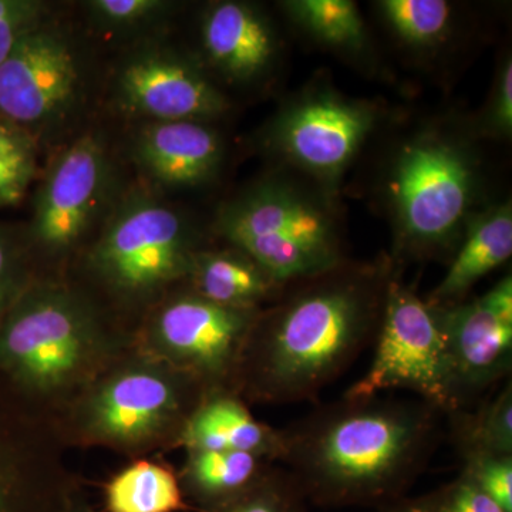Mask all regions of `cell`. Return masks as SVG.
Wrapping results in <instances>:
<instances>
[{
    "instance_id": "3957f363",
    "label": "cell",
    "mask_w": 512,
    "mask_h": 512,
    "mask_svg": "<svg viewBox=\"0 0 512 512\" xmlns=\"http://www.w3.org/2000/svg\"><path fill=\"white\" fill-rule=\"evenodd\" d=\"M133 348L87 296L26 285L0 320V377L43 414L62 413Z\"/></svg>"
},
{
    "instance_id": "f1b7e54d",
    "label": "cell",
    "mask_w": 512,
    "mask_h": 512,
    "mask_svg": "<svg viewBox=\"0 0 512 512\" xmlns=\"http://www.w3.org/2000/svg\"><path fill=\"white\" fill-rule=\"evenodd\" d=\"M45 5L35 0H0V64L23 36L42 25Z\"/></svg>"
},
{
    "instance_id": "5b68a950",
    "label": "cell",
    "mask_w": 512,
    "mask_h": 512,
    "mask_svg": "<svg viewBox=\"0 0 512 512\" xmlns=\"http://www.w3.org/2000/svg\"><path fill=\"white\" fill-rule=\"evenodd\" d=\"M375 342L372 365L346 390L345 399L407 390L446 416L461 410L436 308L393 279L387 285Z\"/></svg>"
},
{
    "instance_id": "ffe728a7",
    "label": "cell",
    "mask_w": 512,
    "mask_h": 512,
    "mask_svg": "<svg viewBox=\"0 0 512 512\" xmlns=\"http://www.w3.org/2000/svg\"><path fill=\"white\" fill-rule=\"evenodd\" d=\"M188 279L202 298L241 309H258L281 286L241 251L197 252Z\"/></svg>"
},
{
    "instance_id": "7c38bea8",
    "label": "cell",
    "mask_w": 512,
    "mask_h": 512,
    "mask_svg": "<svg viewBox=\"0 0 512 512\" xmlns=\"http://www.w3.org/2000/svg\"><path fill=\"white\" fill-rule=\"evenodd\" d=\"M107 180L103 146L93 136L79 138L50 168L39 194L32 237L47 254L72 249L92 225Z\"/></svg>"
},
{
    "instance_id": "277c9868",
    "label": "cell",
    "mask_w": 512,
    "mask_h": 512,
    "mask_svg": "<svg viewBox=\"0 0 512 512\" xmlns=\"http://www.w3.org/2000/svg\"><path fill=\"white\" fill-rule=\"evenodd\" d=\"M207 393L191 377L133 348L60 413L56 429L62 440L140 457L177 447Z\"/></svg>"
},
{
    "instance_id": "5bb4252c",
    "label": "cell",
    "mask_w": 512,
    "mask_h": 512,
    "mask_svg": "<svg viewBox=\"0 0 512 512\" xmlns=\"http://www.w3.org/2000/svg\"><path fill=\"white\" fill-rule=\"evenodd\" d=\"M119 96L128 111L154 121H195L227 107L201 74L161 53L134 57L123 67Z\"/></svg>"
},
{
    "instance_id": "52a82bcc",
    "label": "cell",
    "mask_w": 512,
    "mask_h": 512,
    "mask_svg": "<svg viewBox=\"0 0 512 512\" xmlns=\"http://www.w3.org/2000/svg\"><path fill=\"white\" fill-rule=\"evenodd\" d=\"M225 235L278 285L339 265L338 247L322 212L292 192L265 187L222 212Z\"/></svg>"
},
{
    "instance_id": "9a60e30c",
    "label": "cell",
    "mask_w": 512,
    "mask_h": 512,
    "mask_svg": "<svg viewBox=\"0 0 512 512\" xmlns=\"http://www.w3.org/2000/svg\"><path fill=\"white\" fill-rule=\"evenodd\" d=\"M365 110L332 99L312 100L286 116L279 141L298 163L320 173H335L348 163L369 130Z\"/></svg>"
},
{
    "instance_id": "4fadbf2b",
    "label": "cell",
    "mask_w": 512,
    "mask_h": 512,
    "mask_svg": "<svg viewBox=\"0 0 512 512\" xmlns=\"http://www.w3.org/2000/svg\"><path fill=\"white\" fill-rule=\"evenodd\" d=\"M404 229L419 242H440L466 211L470 171L453 148L439 143L407 147L394 181Z\"/></svg>"
},
{
    "instance_id": "836d02e7",
    "label": "cell",
    "mask_w": 512,
    "mask_h": 512,
    "mask_svg": "<svg viewBox=\"0 0 512 512\" xmlns=\"http://www.w3.org/2000/svg\"><path fill=\"white\" fill-rule=\"evenodd\" d=\"M382 512H437L434 494L417 498H399L383 505Z\"/></svg>"
},
{
    "instance_id": "d6986e66",
    "label": "cell",
    "mask_w": 512,
    "mask_h": 512,
    "mask_svg": "<svg viewBox=\"0 0 512 512\" xmlns=\"http://www.w3.org/2000/svg\"><path fill=\"white\" fill-rule=\"evenodd\" d=\"M511 254V208L504 207L470 229L466 242L433 292L430 305L436 308L458 305L473 285L508 261Z\"/></svg>"
},
{
    "instance_id": "6da1fadb",
    "label": "cell",
    "mask_w": 512,
    "mask_h": 512,
    "mask_svg": "<svg viewBox=\"0 0 512 512\" xmlns=\"http://www.w3.org/2000/svg\"><path fill=\"white\" fill-rule=\"evenodd\" d=\"M444 417L417 397H342L282 430L279 463L312 503L383 507L402 498L427 467Z\"/></svg>"
},
{
    "instance_id": "ac0fdd59",
    "label": "cell",
    "mask_w": 512,
    "mask_h": 512,
    "mask_svg": "<svg viewBox=\"0 0 512 512\" xmlns=\"http://www.w3.org/2000/svg\"><path fill=\"white\" fill-rule=\"evenodd\" d=\"M202 43L212 62L237 79L261 73L274 53V40L264 20L235 2L217 3L208 10Z\"/></svg>"
},
{
    "instance_id": "f546056e",
    "label": "cell",
    "mask_w": 512,
    "mask_h": 512,
    "mask_svg": "<svg viewBox=\"0 0 512 512\" xmlns=\"http://www.w3.org/2000/svg\"><path fill=\"white\" fill-rule=\"evenodd\" d=\"M433 494L437 512H505L464 473Z\"/></svg>"
},
{
    "instance_id": "2e32d148",
    "label": "cell",
    "mask_w": 512,
    "mask_h": 512,
    "mask_svg": "<svg viewBox=\"0 0 512 512\" xmlns=\"http://www.w3.org/2000/svg\"><path fill=\"white\" fill-rule=\"evenodd\" d=\"M177 447L185 451H237L279 463L284 440L282 430L256 420L237 393L214 390L202 397L188 417Z\"/></svg>"
},
{
    "instance_id": "30bf717a",
    "label": "cell",
    "mask_w": 512,
    "mask_h": 512,
    "mask_svg": "<svg viewBox=\"0 0 512 512\" xmlns=\"http://www.w3.org/2000/svg\"><path fill=\"white\" fill-rule=\"evenodd\" d=\"M79 87L72 46L56 30L40 25L0 64V117L23 130L49 123L69 110Z\"/></svg>"
},
{
    "instance_id": "e575fe53",
    "label": "cell",
    "mask_w": 512,
    "mask_h": 512,
    "mask_svg": "<svg viewBox=\"0 0 512 512\" xmlns=\"http://www.w3.org/2000/svg\"><path fill=\"white\" fill-rule=\"evenodd\" d=\"M67 512H89V510H86L84 507H70Z\"/></svg>"
},
{
    "instance_id": "9c48e42d",
    "label": "cell",
    "mask_w": 512,
    "mask_h": 512,
    "mask_svg": "<svg viewBox=\"0 0 512 512\" xmlns=\"http://www.w3.org/2000/svg\"><path fill=\"white\" fill-rule=\"evenodd\" d=\"M436 308V306H434ZM461 410L505 379L512 365V279L470 303L436 308Z\"/></svg>"
},
{
    "instance_id": "44dd1931",
    "label": "cell",
    "mask_w": 512,
    "mask_h": 512,
    "mask_svg": "<svg viewBox=\"0 0 512 512\" xmlns=\"http://www.w3.org/2000/svg\"><path fill=\"white\" fill-rule=\"evenodd\" d=\"M276 463L237 451H187L180 481L190 493L212 508L247 491Z\"/></svg>"
},
{
    "instance_id": "484cf974",
    "label": "cell",
    "mask_w": 512,
    "mask_h": 512,
    "mask_svg": "<svg viewBox=\"0 0 512 512\" xmlns=\"http://www.w3.org/2000/svg\"><path fill=\"white\" fill-rule=\"evenodd\" d=\"M296 18L315 35L333 45H359L363 37L362 19L355 3L348 0H303L292 2Z\"/></svg>"
},
{
    "instance_id": "8fae6325",
    "label": "cell",
    "mask_w": 512,
    "mask_h": 512,
    "mask_svg": "<svg viewBox=\"0 0 512 512\" xmlns=\"http://www.w3.org/2000/svg\"><path fill=\"white\" fill-rule=\"evenodd\" d=\"M0 377V512H40L60 478V439L46 419Z\"/></svg>"
},
{
    "instance_id": "e0dca14e",
    "label": "cell",
    "mask_w": 512,
    "mask_h": 512,
    "mask_svg": "<svg viewBox=\"0 0 512 512\" xmlns=\"http://www.w3.org/2000/svg\"><path fill=\"white\" fill-rule=\"evenodd\" d=\"M136 157L160 183L194 185L214 173L221 144L214 131L197 121H153L138 134Z\"/></svg>"
},
{
    "instance_id": "7402d4cb",
    "label": "cell",
    "mask_w": 512,
    "mask_h": 512,
    "mask_svg": "<svg viewBox=\"0 0 512 512\" xmlns=\"http://www.w3.org/2000/svg\"><path fill=\"white\" fill-rule=\"evenodd\" d=\"M109 512H178L187 508L180 477L173 468L138 458L106 485Z\"/></svg>"
},
{
    "instance_id": "4316f807",
    "label": "cell",
    "mask_w": 512,
    "mask_h": 512,
    "mask_svg": "<svg viewBox=\"0 0 512 512\" xmlns=\"http://www.w3.org/2000/svg\"><path fill=\"white\" fill-rule=\"evenodd\" d=\"M382 9L396 32L413 43L433 42L450 20V6L443 0H387Z\"/></svg>"
},
{
    "instance_id": "ba28073f",
    "label": "cell",
    "mask_w": 512,
    "mask_h": 512,
    "mask_svg": "<svg viewBox=\"0 0 512 512\" xmlns=\"http://www.w3.org/2000/svg\"><path fill=\"white\" fill-rule=\"evenodd\" d=\"M258 309L229 308L197 293L175 296L154 313L137 348L207 392H235L239 365Z\"/></svg>"
},
{
    "instance_id": "603a6c76",
    "label": "cell",
    "mask_w": 512,
    "mask_h": 512,
    "mask_svg": "<svg viewBox=\"0 0 512 512\" xmlns=\"http://www.w3.org/2000/svg\"><path fill=\"white\" fill-rule=\"evenodd\" d=\"M451 439L460 456L487 453L512 456V384L474 412L467 409L447 416Z\"/></svg>"
},
{
    "instance_id": "cb8c5ba5",
    "label": "cell",
    "mask_w": 512,
    "mask_h": 512,
    "mask_svg": "<svg viewBox=\"0 0 512 512\" xmlns=\"http://www.w3.org/2000/svg\"><path fill=\"white\" fill-rule=\"evenodd\" d=\"M36 150L22 127L0 117V208L19 204L36 174Z\"/></svg>"
},
{
    "instance_id": "1f68e13d",
    "label": "cell",
    "mask_w": 512,
    "mask_h": 512,
    "mask_svg": "<svg viewBox=\"0 0 512 512\" xmlns=\"http://www.w3.org/2000/svg\"><path fill=\"white\" fill-rule=\"evenodd\" d=\"M28 284L18 242L8 231L0 228V320Z\"/></svg>"
},
{
    "instance_id": "d4e9b609",
    "label": "cell",
    "mask_w": 512,
    "mask_h": 512,
    "mask_svg": "<svg viewBox=\"0 0 512 512\" xmlns=\"http://www.w3.org/2000/svg\"><path fill=\"white\" fill-rule=\"evenodd\" d=\"M306 501L295 477L275 464L247 491L212 512H306Z\"/></svg>"
},
{
    "instance_id": "7a4b0ae2",
    "label": "cell",
    "mask_w": 512,
    "mask_h": 512,
    "mask_svg": "<svg viewBox=\"0 0 512 512\" xmlns=\"http://www.w3.org/2000/svg\"><path fill=\"white\" fill-rule=\"evenodd\" d=\"M338 269L274 311L259 312L239 365L238 396L269 404L316 399L376 340L389 281Z\"/></svg>"
},
{
    "instance_id": "d6a6232c",
    "label": "cell",
    "mask_w": 512,
    "mask_h": 512,
    "mask_svg": "<svg viewBox=\"0 0 512 512\" xmlns=\"http://www.w3.org/2000/svg\"><path fill=\"white\" fill-rule=\"evenodd\" d=\"M495 120L498 126L510 133L512 128V64H505L503 76H501L500 90H498L497 110Z\"/></svg>"
},
{
    "instance_id": "8992f818",
    "label": "cell",
    "mask_w": 512,
    "mask_h": 512,
    "mask_svg": "<svg viewBox=\"0 0 512 512\" xmlns=\"http://www.w3.org/2000/svg\"><path fill=\"white\" fill-rule=\"evenodd\" d=\"M195 254L180 215L140 197L111 218L89 254V268L121 301L143 303L188 279Z\"/></svg>"
},
{
    "instance_id": "83f0119b",
    "label": "cell",
    "mask_w": 512,
    "mask_h": 512,
    "mask_svg": "<svg viewBox=\"0 0 512 512\" xmlns=\"http://www.w3.org/2000/svg\"><path fill=\"white\" fill-rule=\"evenodd\" d=\"M461 473L470 477L505 512H512V456L474 453L461 456Z\"/></svg>"
},
{
    "instance_id": "4dcf8cb0",
    "label": "cell",
    "mask_w": 512,
    "mask_h": 512,
    "mask_svg": "<svg viewBox=\"0 0 512 512\" xmlns=\"http://www.w3.org/2000/svg\"><path fill=\"white\" fill-rule=\"evenodd\" d=\"M87 5L103 25L120 29L147 22L164 10L167 3L160 0H94Z\"/></svg>"
}]
</instances>
